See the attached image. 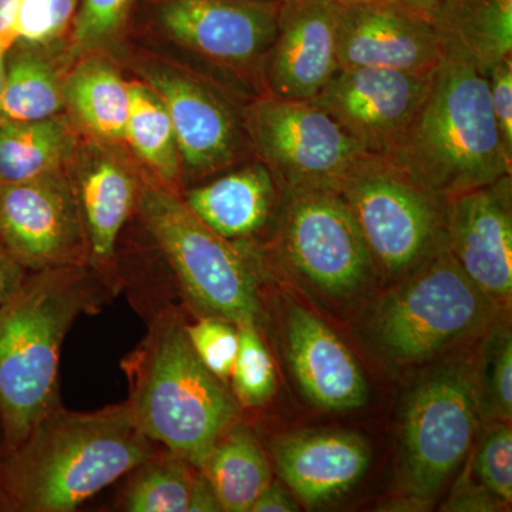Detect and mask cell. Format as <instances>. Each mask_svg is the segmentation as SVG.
I'll return each mask as SVG.
<instances>
[{
  "label": "cell",
  "instance_id": "obj_1",
  "mask_svg": "<svg viewBox=\"0 0 512 512\" xmlns=\"http://www.w3.org/2000/svg\"><path fill=\"white\" fill-rule=\"evenodd\" d=\"M157 454L127 402L56 407L0 463V511L72 512Z\"/></svg>",
  "mask_w": 512,
  "mask_h": 512
},
{
  "label": "cell",
  "instance_id": "obj_2",
  "mask_svg": "<svg viewBox=\"0 0 512 512\" xmlns=\"http://www.w3.org/2000/svg\"><path fill=\"white\" fill-rule=\"evenodd\" d=\"M89 266L28 275L0 305V421L5 454L18 448L40 420L59 407L63 340L82 313L101 302Z\"/></svg>",
  "mask_w": 512,
  "mask_h": 512
},
{
  "label": "cell",
  "instance_id": "obj_3",
  "mask_svg": "<svg viewBox=\"0 0 512 512\" xmlns=\"http://www.w3.org/2000/svg\"><path fill=\"white\" fill-rule=\"evenodd\" d=\"M121 366L138 429L201 470L222 434L238 423L241 409L227 384L195 355L178 312L158 313Z\"/></svg>",
  "mask_w": 512,
  "mask_h": 512
},
{
  "label": "cell",
  "instance_id": "obj_4",
  "mask_svg": "<svg viewBox=\"0 0 512 512\" xmlns=\"http://www.w3.org/2000/svg\"><path fill=\"white\" fill-rule=\"evenodd\" d=\"M424 188L448 200L512 174L487 77L444 56L429 93L392 158Z\"/></svg>",
  "mask_w": 512,
  "mask_h": 512
},
{
  "label": "cell",
  "instance_id": "obj_5",
  "mask_svg": "<svg viewBox=\"0 0 512 512\" xmlns=\"http://www.w3.org/2000/svg\"><path fill=\"white\" fill-rule=\"evenodd\" d=\"M136 210L192 309L237 326L258 323L264 256L252 242L222 238L192 214L180 192L153 178L140 181Z\"/></svg>",
  "mask_w": 512,
  "mask_h": 512
},
{
  "label": "cell",
  "instance_id": "obj_6",
  "mask_svg": "<svg viewBox=\"0 0 512 512\" xmlns=\"http://www.w3.org/2000/svg\"><path fill=\"white\" fill-rule=\"evenodd\" d=\"M407 275L380 299L370 319L373 340L393 362H427L490 325L494 306L467 278L447 245Z\"/></svg>",
  "mask_w": 512,
  "mask_h": 512
},
{
  "label": "cell",
  "instance_id": "obj_7",
  "mask_svg": "<svg viewBox=\"0 0 512 512\" xmlns=\"http://www.w3.org/2000/svg\"><path fill=\"white\" fill-rule=\"evenodd\" d=\"M278 5L279 0H147V13L165 40L205 67V79L248 101L264 94Z\"/></svg>",
  "mask_w": 512,
  "mask_h": 512
},
{
  "label": "cell",
  "instance_id": "obj_8",
  "mask_svg": "<svg viewBox=\"0 0 512 512\" xmlns=\"http://www.w3.org/2000/svg\"><path fill=\"white\" fill-rule=\"evenodd\" d=\"M377 271L409 274L447 245L446 200L387 158L367 156L340 184Z\"/></svg>",
  "mask_w": 512,
  "mask_h": 512
},
{
  "label": "cell",
  "instance_id": "obj_9",
  "mask_svg": "<svg viewBox=\"0 0 512 512\" xmlns=\"http://www.w3.org/2000/svg\"><path fill=\"white\" fill-rule=\"evenodd\" d=\"M480 410L473 370L450 363L433 370L410 392L400 424V477L416 504H430L461 466L478 429Z\"/></svg>",
  "mask_w": 512,
  "mask_h": 512
},
{
  "label": "cell",
  "instance_id": "obj_10",
  "mask_svg": "<svg viewBox=\"0 0 512 512\" xmlns=\"http://www.w3.org/2000/svg\"><path fill=\"white\" fill-rule=\"evenodd\" d=\"M242 124L252 154L284 190L339 191L363 158L362 147L313 101L261 94L245 101Z\"/></svg>",
  "mask_w": 512,
  "mask_h": 512
},
{
  "label": "cell",
  "instance_id": "obj_11",
  "mask_svg": "<svg viewBox=\"0 0 512 512\" xmlns=\"http://www.w3.org/2000/svg\"><path fill=\"white\" fill-rule=\"evenodd\" d=\"M281 190L278 258L330 298H350L362 291L377 269L339 191Z\"/></svg>",
  "mask_w": 512,
  "mask_h": 512
},
{
  "label": "cell",
  "instance_id": "obj_12",
  "mask_svg": "<svg viewBox=\"0 0 512 512\" xmlns=\"http://www.w3.org/2000/svg\"><path fill=\"white\" fill-rule=\"evenodd\" d=\"M131 60L138 79L156 92L168 111L184 177L220 174L251 151L242 124L245 101L183 64L153 55Z\"/></svg>",
  "mask_w": 512,
  "mask_h": 512
},
{
  "label": "cell",
  "instance_id": "obj_13",
  "mask_svg": "<svg viewBox=\"0 0 512 512\" xmlns=\"http://www.w3.org/2000/svg\"><path fill=\"white\" fill-rule=\"evenodd\" d=\"M0 241L26 271L89 266V244L67 171L0 184Z\"/></svg>",
  "mask_w": 512,
  "mask_h": 512
},
{
  "label": "cell",
  "instance_id": "obj_14",
  "mask_svg": "<svg viewBox=\"0 0 512 512\" xmlns=\"http://www.w3.org/2000/svg\"><path fill=\"white\" fill-rule=\"evenodd\" d=\"M434 72L339 67L313 103L338 121L367 156L389 160L423 106Z\"/></svg>",
  "mask_w": 512,
  "mask_h": 512
},
{
  "label": "cell",
  "instance_id": "obj_15",
  "mask_svg": "<svg viewBox=\"0 0 512 512\" xmlns=\"http://www.w3.org/2000/svg\"><path fill=\"white\" fill-rule=\"evenodd\" d=\"M447 248L494 308L512 299V174L446 200Z\"/></svg>",
  "mask_w": 512,
  "mask_h": 512
},
{
  "label": "cell",
  "instance_id": "obj_16",
  "mask_svg": "<svg viewBox=\"0 0 512 512\" xmlns=\"http://www.w3.org/2000/svg\"><path fill=\"white\" fill-rule=\"evenodd\" d=\"M340 6L335 0H279L264 94L296 101L319 96L339 69Z\"/></svg>",
  "mask_w": 512,
  "mask_h": 512
},
{
  "label": "cell",
  "instance_id": "obj_17",
  "mask_svg": "<svg viewBox=\"0 0 512 512\" xmlns=\"http://www.w3.org/2000/svg\"><path fill=\"white\" fill-rule=\"evenodd\" d=\"M443 59V40L429 16L399 6H340L339 67L431 73Z\"/></svg>",
  "mask_w": 512,
  "mask_h": 512
},
{
  "label": "cell",
  "instance_id": "obj_18",
  "mask_svg": "<svg viewBox=\"0 0 512 512\" xmlns=\"http://www.w3.org/2000/svg\"><path fill=\"white\" fill-rule=\"evenodd\" d=\"M286 359L303 396L328 412L366 406L369 389L348 346L315 313L289 303L284 315Z\"/></svg>",
  "mask_w": 512,
  "mask_h": 512
},
{
  "label": "cell",
  "instance_id": "obj_19",
  "mask_svg": "<svg viewBox=\"0 0 512 512\" xmlns=\"http://www.w3.org/2000/svg\"><path fill=\"white\" fill-rule=\"evenodd\" d=\"M120 147L82 140L69 173L89 244V268L106 274L116 258L117 241L136 210L140 178Z\"/></svg>",
  "mask_w": 512,
  "mask_h": 512
},
{
  "label": "cell",
  "instance_id": "obj_20",
  "mask_svg": "<svg viewBox=\"0 0 512 512\" xmlns=\"http://www.w3.org/2000/svg\"><path fill=\"white\" fill-rule=\"evenodd\" d=\"M271 454L281 480L311 507L352 491L372 460L366 440L343 430L286 434L271 444Z\"/></svg>",
  "mask_w": 512,
  "mask_h": 512
},
{
  "label": "cell",
  "instance_id": "obj_21",
  "mask_svg": "<svg viewBox=\"0 0 512 512\" xmlns=\"http://www.w3.org/2000/svg\"><path fill=\"white\" fill-rule=\"evenodd\" d=\"M221 174L181 197L192 214L222 238L251 242L278 217L281 185L258 158Z\"/></svg>",
  "mask_w": 512,
  "mask_h": 512
},
{
  "label": "cell",
  "instance_id": "obj_22",
  "mask_svg": "<svg viewBox=\"0 0 512 512\" xmlns=\"http://www.w3.org/2000/svg\"><path fill=\"white\" fill-rule=\"evenodd\" d=\"M64 103V113L84 140L114 147L126 144L130 82L109 53H86L73 60Z\"/></svg>",
  "mask_w": 512,
  "mask_h": 512
},
{
  "label": "cell",
  "instance_id": "obj_23",
  "mask_svg": "<svg viewBox=\"0 0 512 512\" xmlns=\"http://www.w3.org/2000/svg\"><path fill=\"white\" fill-rule=\"evenodd\" d=\"M69 42L15 43L3 57L0 120L36 121L64 113V84L73 63Z\"/></svg>",
  "mask_w": 512,
  "mask_h": 512
},
{
  "label": "cell",
  "instance_id": "obj_24",
  "mask_svg": "<svg viewBox=\"0 0 512 512\" xmlns=\"http://www.w3.org/2000/svg\"><path fill=\"white\" fill-rule=\"evenodd\" d=\"M444 56L481 74L512 56V0H440L433 13Z\"/></svg>",
  "mask_w": 512,
  "mask_h": 512
},
{
  "label": "cell",
  "instance_id": "obj_25",
  "mask_svg": "<svg viewBox=\"0 0 512 512\" xmlns=\"http://www.w3.org/2000/svg\"><path fill=\"white\" fill-rule=\"evenodd\" d=\"M82 140L66 113L36 121L0 120V184L69 170Z\"/></svg>",
  "mask_w": 512,
  "mask_h": 512
},
{
  "label": "cell",
  "instance_id": "obj_26",
  "mask_svg": "<svg viewBox=\"0 0 512 512\" xmlns=\"http://www.w3.org/2000/svg\"><path fill=\"white\" fill-rule=\"evenodd\" d=\"M200 471L225 512H251L256 498L272 483L264 448L255 434L239 423L222 434Z\"/></svg>",
  "mask_w": 512,
  "mask_h": 512
},
{
  "label": "cell",
  "instance_id": "obj_27",
  "mask_svg": "<svg viewBox=\"0 0 512 512\" xmlns=\"http://www.w3.org/2000/svg\"><path fill=\"white\" fill-rule=\"evenodd\" d=\"M130 82L126 144L153 180L175 192L183 183V161L177 136L163 101L140 79Z\"/></svg>",
  "mask_w": 512,
  "mask_h": 512
},
{
  "label": "cell",
  "instance_id": "obj_28",
  "mask_svg": "<svg viewBox=\"0 0 512 512\" xmlns=\"http://www.w3.org/2000/svg\"><path fill=\"white\" fill-rule=\"evenodd\" d=\"M191 466L174 456L157 454L137 467L124 494V510L130 512H187L192 480ZM194 468V467H192Z\"/></svg>",
  "mask_w": 512,
  "mask_h": 512
},
{
  "label": "cell",
  "instance_id": "obj_29",
  "mask_svg": "<svg viewBox=\"0 0 512 512\" xmlns=\"http://www.w3.org/2000/svg\"><path fill=\"white\" fill-rule=\"evenodd\" d=\"M138 0H80L69 35L73 59L119 46Z\"/></svg>",
  "mask_w": 512,
  "mask_h": 512
},
{
  "label": "cell",
  "instance_id": "obj_30",
  "mask_svg": "<svg viewBox=\"0 0 512 512\" xmlns=\"http://www.w3.org/2000/svg\"><path fill=\"white\" fill-rule=\"evenodd\" d=\"M485 343L476 379L480 417L511 423L512 338L505 328H493Z\"/></svg>",
  "mask_w": 512,
  "mask_h": 512
},
{
  "label": "cell",
  "instance_id": "obj_31",
  "mask_svg": "<svg viewBox=\"0 0 512 512\" xmlns=\"http://www.w3.org/2000/svg\"><path fill=\"white\" fill-rule=\"evenodd\" d=\"M239 345L232 369V392L239 406L256 409L265 406L276 390L271 353L252 323L238 326Z\"/></svg>",
  "mask_w": 512,
  "mask_h": 512
},
{
  "label": "cell",
  "instance_id": "obj_32",
  "mask_svg": "<svg viewBox=\"0 0 512 512\" xmlns=\"http://www.w3.org/2000/svg\"><path fill=\"white\" fill-rule=\"evenodd\" d=\"M185 332L202 365L228 386L237 359L238 326L218 316H200L191 325L185 323Z\"/></svg>",
  "mask_w": 512,
  "mask_h": 512
},
{
  "label": "cell",
  "instance_id": "obj_33",
  "mask_svg": "<svg viewBox=\"0 0 512 512\" xmlns=\"http://www.w3.org/2000/svg\"><path fill=\"white\" fill-rule=\"evenodd\" d=\"M80 0H20L19 39L32 45L69 42Z\"/></svg>",
  "mask_w": 512,
  "mask_h": 512
},
{
  "label": "cell",
  "instance_id": "obj_34",
  "mask_svg": "<svg viewBox=\"0 0 512 512\" xmlns=\"http://www.w3.org/2000/svg\"><path fill=\"white\" fill-rule=\"evenodd\" d=\"M474 473L485 490L504 505L512 501L511 423L495 421L476 454Z\"/></svg>",
  "mask_w": 512,
  "mask_h": 512
},
{
  "label": "cell",
  "instance_id": "obj_35",
  "mask_svg": "<svg viewBox=\"0 0 512 512\" xmlns=\"http://www.w3.org/2000/svg\"><path fill=\"white\" fill-rule=\"evenodd\" d=\"M485 77L501 140L512 156V56L495 64Z\"/></svg>",
  "mask_w": 512,
  "mask_h": 512
},
{
  "label": "cell",
  "instance_id": "obj_36",
  "mask_svg": "<svg viewBox=\"0 0 512 512\" xmlns=\"http://www.w3.org/2000/svg\"><path fill=\"white\" fill-rule=\"evenodd\" d=\"M504 505L493 497L481 484H474L470 474L458 478L453 493L444 504L443 511H497Z\"/></svg>",
  "mask_w": 512,
  "mask_h": 512
},
{
  "label": "cell",
  "instance_id": "obj_37",
  "mask_svg": "<svg viewBox=\"0 0 512 512\" xmlns=\"http://www.w3.org/2000/svg\"><path fill=\"white\" fill-rule=\"evenodd\" d=\"M28 271L13 258L8 248L0 241V305L8 302L22 288Z\"/></svg>",
  "mask_w": 512,
  "mask_h": 512
},
{
  "label": "cell",
  "instance_id": "obj_38",
  "mask_svg": "<svg viewBox=\"0 0 512 512\" xmlns=\"http://www.w3.org/2000/svg\"><path fill=\"white\" fill-rule=\"evenodd\" d=\"M299 511V504L295 497L285 490L282 485L272 481L262 494L256 498L251 512H295Z\"/></svg>",
  "mask_w": 512,
  "mask_h": 512
},
{
  "label": "cell",
  "instance_id": "obj_39",
  "mask_svg": "<svg viewBox=\"0 0 512 512\" xmlns=\"http://www.w3.org/2000/svg\"><path fill=\"white\" fill-rule=\"evenodd\" d=\"M20 0H0V57L19 39Z\"/></svg>",
  "mask_w": 512,
  "mask_h": 512
},
{
  "label": "cell",
  "instance_id": "obj_40",
  "mask_svg": "<svg viewBox=\"0 0 512 512\" xmlns=\"http://www.w3.org/2000/svg\"><path fill=\"white\" fill-rule=\"evenodd\" d=\"M222 511L220 501L208 478L198 470L192 480L190 500L187 512H218Z\"/></svg>",
  "mask_w": 512,
  "mask_h": 512
},
{
  "label": "cell",
  "instance_id": "obj_41",
  "mask_svg": "<svg viewBox=\"0 0 512 512\" xmlns=\"http://www.w3.org/2000/svg\"><path fill=\"white\" fill-rule=\"evenodd\" d=\"M339 5H387L413 10L421 15L433 18L434 10L439 6L440 0H335Z\"/></svg>",
  "mask_w": 512,
  "mask_h": 512
},
{
  "label": "cell",
  "instance_id": "obj_42",
  "mask_svg": "<svg viewBox=\"0 0 512 512\" xmlns=\"http://www.w3.org/2000/svg\"><path fill=\"white\" fill-rule=\"evenodd\" d=\"M2 93H3V59L0 57V111H2Z\"/></svg>",
  "mask_w": 512,
  "mask_h": 512
},
{
  "label": "cell",
  "instance_id": "obj_43",
  "mask_svg": "<svg viewBox=\"0 0 512 512\" xmlns=\"http://www.w3.org/2000/svg\"><path fill=\"white\" fill-rule=\"evenodd\" d=\"M268 2H278V0H268Z\"/></svg>",
  "mask_w": 512,
  "mask_h": 512
}]
</instances>
